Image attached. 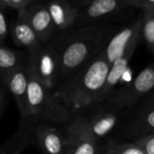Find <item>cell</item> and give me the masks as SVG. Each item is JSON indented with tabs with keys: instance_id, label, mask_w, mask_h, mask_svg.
Returning a JSON list of instances; mask_svg holds the SVG:
<instances>
[{
	"instance_id": "obj_5",
	"label": "cell",
	"mask_w": 154,
	"mask_h": 154,
	"mask_svg": "<svg viewBox=\"0 0 154 154\" xmlns=\"http://www.w3.org/2000/svg\"><path fill=\"white\" fill-rule=\"evenodd\" d=\"M154 90V65L143 69L138 75L123 89L114 92L106 101L116 111L134 105Z\"/></svg>"
},
{
	"instance_id": "obj_4",
	"label": "cell",
	"mask_w": 154,
	"mask_h": 154,
	"mask_svg": "<svg viewBox=\"0 0 154 154\" xmlns=\"http://www.w3.org/2000/svg\"><path fill=\"white\" fill-rule=\"evenodd\" d=\"M76 26L112 25V22L131 17L136 8L126 0H91L78 7Z\"/></svg>"
},
{
	"instance_id": "obj_10",
	"label": "cell",
	"mask_w": 154,
	"mask_h": 154,
	"mask_svg": "<svg viewBox=\"0 0 154 154\" xmlns=\"http://www.w3.org/2000/svg\"><path fill=\"white\" fill-rule=\"evenodd\" d=\"M36 143L42 154H67L65 133L51 123H38Z\"/></svg>"
},
{
	"instance_id": "obj_22",
	"label": "cell",
	"mask_w": 154,
	"mask_h": 154,
	"mask_svg": "<svg viewBox=\"0 0 154 154\" xmlns=\"http://www.w3.org/2000/svg\"><path fill=\"white\" fill-rule=\"evenodd\" d=\"M5 9V8L4 7H1L0 9V45L5 44V41L10 34V27L7 23V16Z\"/></svg>"
},
{
	"instance_id": "obj_25",
	"label": "cell",
	"mask_w": 154,
	"mask_h": 154,
	"mask_svg": "<svg viewBox=\"0 0 154 154\" xmlns=\"http://www.w3.org/2000/svg\"><path fill=\"white\" fill-rule=\"evenodd\" d=\"M7 92L8 89L6 86L3 85L2 89H1V92H0V113H1V116H3V113L5 112V105H6V94H7Z\"/></svg>"
},
{
	"instance_id": "obj_13",
	"label": "cell",
	"mask_w": 154,
	"mask_h": 154,
	"mask_svg": "<svg viewBox=\"0 0 154 154\" xmlns=\"http://www.w3.org/2000/svg\"><path fill=\"white\" fill-rule=\"evenodd\" d=\"M28 63V62H27ZM29 74L27 64L19 68L10 78L6 87L18 106L21 119H29L28 106Z\"/></svg>"
},
{
	"instance_id": "obj_6",
	"label": "cell",
	"mask_w": 154,
	"mask_h": 154,
	"mask_svg": "<svg viewBox=\"0 0 154 154\" xmlns=\"http://www.w3.org/2000/svg\"><path fill=\"white\" fill-rule=\"evenodd\" d=\"M28 61L42 84L54 91L60 84V61L55 46L50 42L38 51L29 53Z\"/></svg>"
},
{
	"instance_id": "obj_12",
	"label": "cell",
	"mask_w": 154,
	"mask_h": 154,
	"mask_svg": "<svg viewBox=\"0 0 154 154\" xmlns=\"http://www.w3.org/2000/svg\"><path fill=\"white\" fill-rule=\"evenodd\" d=\"M46 6L59 34L76 26L79 9L71 0H53L47 2Z\"/></svg>"
},
{
	"instance_id": "obj_21",
	"label": "cell",
	"mask_w": 154,
	"mask_h": 154,
	"mask_svg": "<svg viewBox=\"0 0 154 154\" xmlns=\"http://www.w3.org/2000/svg\"><path fill=\"white\" fill-rule=\"evenodd\" d=\"M145 154H154V133L137 137L134 142Z\"/></svg>"
},
{
	"instance_id": "obj_28",
	"label": "cell",
	"mask_w": 154,
	"mask_h": 154,
	"mask_svg": "<svg viewBox=\"0 0 154 154\" xmlns=\"http://www.w3.org/2000/svg\"><path fill=\"white\" fill-rule=\"evenodd\" d=\"M149 106L152 107L154 106V92L152 94L150 95V99H149Z\"/></svg>"
},
{
	"instance_id": "obj_23",
	"label": "cell",
	"mask_w": 154,
	"mask_h": 154,
	"mask_svg": "<svg viewBox=\"0 0 154 154\" xmlns=\"http://www.w3.org/2000/svg\"><path fill=\"white\" fill-rule=\"evenodd\" d=\"M126 1L131 6L136 9L139 8L142 11L154 8V0H126Z\"/></svg>"
},
{
	"instance_id": "obj_18",
	"label": "cell",
	"mask_w": 154,
	"mask_h": 154,
	"mask_svg": "<svg viewBox=\"0 0 154 154\" xmlns=\"http://www.w3.org/2000/svg\"><path fill=\"white\" fill-rule=\"evenodd\" d=\"M142 39L154 53V8L142 11Z\"/></svg>"
},
{
	"instance_id": "obj_24",
	"label": "cell",
	"mask_w": 154,
	"mask_h": 154,
	"mask_svg": "<svg viewBox=\"0 0 154 154\" xmlns=\"http://www.w3.org/2000/svg\"><path fill=\"white\" fill-rule=\"evenodd\" d=\"M36 3V0H11V8L20 10Z\"/></svg>"
},
{
	"instance_id": "obj_19",
	"label": "cell",
	"mask_w": 154,
	"mask_h": 154,
	"mask_svg": "<svg viewBox=\"0 0 154 154\" xmlns=\"http://www.w3.org/2000/svg\"><path fill=\"white\" fill-rule=\"evenodd\" d=\"M133 127L134 133H139L140 136L154 133V106L144 111L136 119Z\"/></svg>"
},
{
	"instance_id": "obj_20",
	"label": "cell",
	"mask_w": 154,
	"mask_h": 154,
	"mask_svg": "<svg viewBox=\"0 0 154 154\" xmlns=\"http://www.w3.org/2000/svg\"><path fill=\"white\" fill-rule=\"evenodd\" d=\"M98 154H145L134 143H108L102 152Z\"/></svg>"
},
{
	"instance_id": "obj_3",
	"label": "cell",
	"mask_w": 154,
	"mask_h": 154,
	"mask_svg": "<svg viewBox=\"0 0 154 154\" xmlns=\"http://www.w3.org/2000/svg\"><path fill=\"white\" fill-rule=\"evenodd\" d=\"M27 67L29 74V120L36 123H69L73 120V113L55 94L54 91L48 89L42 84L29 61Z\"/></svg>"
},
{
	"instance_id": "obj_17",
	"label": "cell",
	"mask_w": 154,
	"mask_h": 154,
	"mask_svg": "<svg viewBox=\"0 0 154 154\" xmlns=\"http://www.w3.org/2000/svg\"><path fill=\"white\" fill-rule=\"evenodd\" d=\"M116 112L101 110L88 117H84L90 133L97 141L107 136L116 126L119 119Z\"/></svg>"
},
{
	"instance_id": "obj_14",
	"label": "cell",
	"mask_w": 154,
	"mask_h": 154,
	"mask_svg": "<svg viewBox=\"0 0 154 154\" xmlns=\"http://www.w3.org/2000/svg\"><path fill=\"white\" fill-rule=\"evenodd\" d=\"M10 35L15 45L24 48L28 53H34L43 45L32 26L20 16L11 23Z\"/></svg>"
},
{
	"instance_id": "obj_7",
	"label": "cell",
	"mask_w": 154,
	"mask_h": 154,
	"mask_svg": "<svg viewBox=\"0 0 154 154\" xmlns=\"http://www.w3.org/2000/svg\"><path fill=\"white\" fill-rule=\"evenodd\" d=\"M64 133L67 154H98V141L90 133L84 117L74 118Z\"/></svg>"
},
{
	"instance_id": "obj_11",
	"label": "cell",
	"mask_w": 154,
	"mask_h": 154,
	"mask_svg": "<svg viewBox=\"0 0 154 154\" xmlns=\"http://www.w3.org/2000/svg\"><path fill=\"white\" fill-rule=\"evenodd\" d=\"M37 123L29 119H21L14 133L5 139L0 147V154H20L36 142L35 128Z\"/></svg>"
},
{
	"instance_id": "obj_26",
	"label": "cell",
	"mask_w": 154,
	"mask_h": 154,
	"mask_svg": "<svg viewBox=\"0 0 154 154\" xmlns=\"http://www.w3.org/2000/svg\"><path fill=\"white\" fill-rule=\"evenodd\" d=\"M0 5L4 8L11 7V0H0Z\"/></svg>"
},
{
	"instance_id": "obj_16",
	"label": "cell",
	"mask_w": 154,
	"mask_h": 154,
	"mask_svg": "<svg viewBox=\"0 0 154 154\" xmlns=\"http://www.w3.org/2000/svg\"><path fill=\"white\" fill-rule=\"evenodd\" d=\"M138 44H139V43H136L132 47H130L123 56H121L119 59H117L110 66L106 83L105 88L100 95L98 104L101 103H105L111 96V94L115 92L116 85L119 84V82H120L121 78L123 77V75L125 74V71L128 69V64H129Z\"/></svg>"
},
{
	"instance_id": "obj_15",
	"label": "cell",
	"mask_w": 154,
	"mask_h": 154,
	"mask_svg": "<svg viewBox=\"0 0 154 154\" xmlns=\"http://www.w3.org/2000/svg\"><path fill=\"white\" fill-rule=\"evenodd\" d=\"M28 58V52L17 51L5 44L0 45V78L3 85H7L12 75L27 64Z\"/></svg>"
},
{
	"instance_id": "obj_2",
	"label": "cell",
	"mask_w": 154,
	"mask_h": 154,
	"mask_svg": "<svg viewBox=\"0 0 154 154\" xmlns=\"http://www.w3.org/2000/svg\"><path fill=\"white\" fill-rule=\"evenodd\" d=\"M109 69L110 64L103 50L82 68L61 82L54 93L72 113L97 105L105 88Z\"/></svg>"
},
{
	"instance_id": "obj_1",
	"label": "cell",
	"mask_w": 154,
	"mask_h": 154,
	"mask_svg": "<svg viewBox=\"0 0 154 154\" xmlns=\"http://www.w3.org/2000/svg\"><path fill=\"white\" fill-rule=\"evenodd\" d=\"M118 29L114 25H93L58 34L51 43L60 56V84L101 53Z\"/></svg>"
},
{
	"instance_id": "obj_8",
	"label": "cell",
	"mask_w": 154,
	"mask_h": 154,
	"mask_svg": "<svg viewBox=\"0 0 154 154\" xmlns=\"http://www.w3.org/2000/svg\"><path fill=\"white\" fill-rule=\"evenodd\" d=\"M142 40V15L125 26L119 28L111 37L104 49L106 58L110 66L126 51Z\"/></svg>"
},
{
	"instance_id": "obj_29",
	"label": "cell",
	"mask_w": 154,
	"mask_h": 154,
	"mask_svg": "<svg viewBox=\"0 0 154 154\" xmlns=\"http://www.w3.org/2000/svg\"><path fill=\"white\" fill-rule=\"evenodd\" d=\"M44 1H47V2H50V1H53V0H44ZM72 1V0H71Z\"/></svg>"
},
{
	"instance_id": "obj_27",
	"label": "cell",
	"mask_w": 154,
	"mask_h": 154,
	"mask_svg": "<svg viewBox=\"0 0 154 154\" xmlns=\"http://www.w3.org/2000/svg\"><path fill=\"white\" fill-rule=\"evenodd\" d=\"M91 0H72V2L79 7V6H80V5H85V4H87V3H88V2H90Z\"/></svg>"
},
{
	"instance_id": "obj_9",
	"label": "cell",
	"mask_w": 154,
	"mask_h": 154,
	"mask_svg": "<svg viewBox=\"0 0 154 154\" xmlns=\"http://www.w3.org/2000/svg\"><path fill=\"white\" fill-rule=\"evenodd\" d=\"M17 16L23 18L32 26L43 45L49 44L59 34L46 4L35 3L17 10Z\"/></svg>"
}]
</instances>
